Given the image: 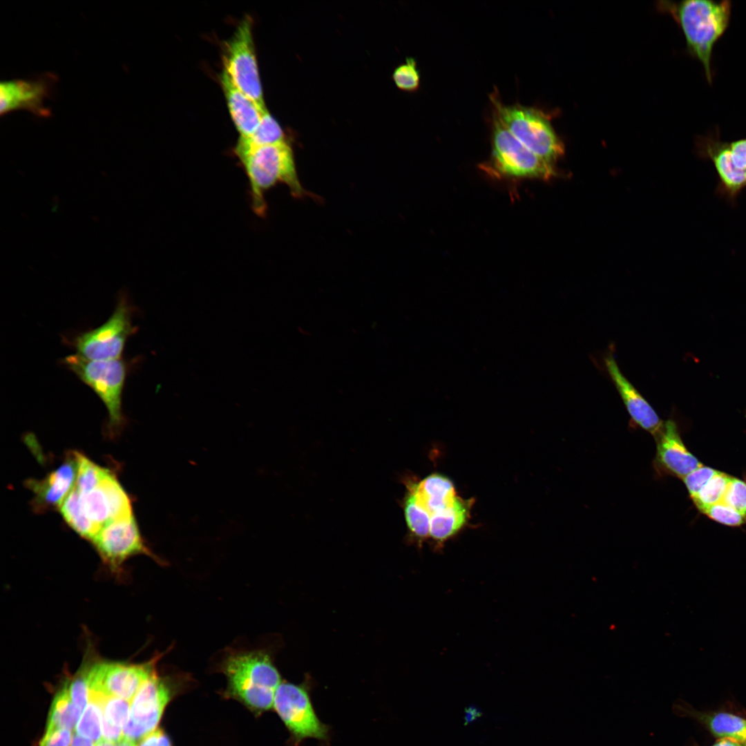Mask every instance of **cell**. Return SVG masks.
I'll return each instance as SVG.
<instances>
[{
    "label": "cell",
    "mask_w": 746,
    "mask_h": 746,
    "mask_svg": "<svg viewBox=\"0 0 746 746\" xmlns=\"http://www.w3.org/2000/svg\"><path fill=\"white\" fill-rule=\"evenodd\" d=\"M234 152L247 176L251 204L256 215L266 214L265 194L278 182L287 186L295 198L310 195L301 185L292 149L286 141L261 146L235 147Z\"/></svg>",
    "instance_id": "obj_1"
},
{
    "label": "cell",
    "mask_w": 746,
    "mask_h": 746,
    "mask_svg": "<svg viewBox=\"0 0 746 746\" xmlns=\"http://www.w3.org/2000/svg\"><path fill=\"white\" fill-rule=\"evenodd\" d=\"M222 670L227 692L249 708L263 711L274 707L281 678L269 656L260 651L234 652L227 657Z\"/></svg>",
    "instance_id": "obj_2"
},
{
    "label": "cell",
    "mask_w": 746,
    "mask_h": 746,
    "mask_svg": "<svg viewBox=\"0 0 746 746\" xmlns=\"http://www.w3.org/2000/svg\"><path fill=\"white\" fill-rule=\"evenodd\" d=\"M731 10V1L727 0H687L672 6L688 50L701 63L709 83L714 46L728 27Z\"/></svg>",
    "instance_id": "obj_3"
},
{
    "label": "cell",
    "mask_w": 746,
    "mask_h": 746,
    "mask_svg": "<svg viewBox=\"0 0 746 746\" xmlns=\"http://www.w3.org/2000/svg\"><path fill=\"white\" fill-rule=\"evenodd\" d=\"M491 157L481 167L496 177L509 179L548 180L555 174L553 165L522 144L493 113Z\"/></svg>",
    "instance_id": "obj_4"
},
{
    "label": "cell",
    "mask_w": 746,
    "mask_h": 746,
    "mask_svg": "<svg viewBox=\"0 0 746 746\" xmlns=\"http://www.w3.org/2000/svg\"><path fill=\"white\" fill-rule=\"evenodd\" d=\"M492 101L494 113L526 148L552 165L563 155V144L542 111L521 104H504L494 97Z\"/></svg>",
    "instance_id": "obj_5"
},
{
    "label": "cell",
    "mask_w": 746,
    "mask_h": 746,
    "mask_svg": "<svg viewBox=\"0 0 746 746\" xmlns=\"http://www.w3.org/2000/svg\"><path fill=\"white\" fill-rule=\"evenodd\" d=\"M61 362L98 395L107 409L110 426L120 427L124 421L122 405L127 363L122 358L90 360L78 354L69 355Z\"/></svg>",
    "instance_id": "obj_6"
},
{
    "label": "cell",
    "mask_w": 746,
    "mask_h": 746,
    "mask_svg": "<svg viewBox=\"0 0 746 746\" xmlns=\"http://www.w3.org/2000/svg\"><path fill=\"white\" fill-rule=\"evenodd\" d=\"M133 307L121 294L111 316L100 326L80 332L66 343L80 356L90 360L121 358L128 338L136 332L132 323Z\"/></svg>",
    "instance_id": "obj_7"
},
{
    "label": "cell",
    "mask_w": 746,
    "mask_h": 746,
    "mask_svg": "<svg viewBox=\"0 0 746 746\" xmlns=\"http://www.w3.org/2000/svg\"><path fill=\"white\" fill-rule=\"evenodd\" d=\"M224 71L233 84L262 108L263 99L255 46L252 35V21L245 17L238 25L232 37L222 48Z\"/></svg>",
    "instance_id": "obj_8"
},
{
    "label": "cell",
    "mask_w": 746,
    "mask_h": 746,
    "mask_svg": "<svg viewBox=\"0 0 746 746\" xmlns=\"http://www.w3.org/2000/svg\"><path fill=\"white\" fill-rule=\"evenodd\" d=\"M175 681L159 676L155 669L142 683L131 700L123 738L136 743L157 728L166 705L178 692Z\"/></svg>",
    "instance_id": "obj_9"
},
{
    "label": "cell",
    "mask_w": 746,
    "mask_h": 746,
    "mask_svg": "<svg viewBox=\"0 0 746 746\" xmlns=\"http://www.w3.org/2000/svg\"><path fill=\"white\" fill-rule=\"evenodd\" d=\"M273 707L297 744L308 738L327 739L328 727L318 718L304 685L282 682Z\"/></svg>",
    "instance_id": "obj_10"
},
{
    "label": "cell",
    "mask_w": 746,
    "mask_h": 746,
    "mask_svg": "<svg viewBox=\"0 0 746 746\" xmlns=\"http://www.w3.org/2000/svg\"><path fill=\"white\" fill-rule=\"evenodd\" d=\"M162 654L144 664L99 662L86 669L90 691L131 702L142 683L156 669Z\"/></svg>",
    "instance_id": "obj_11"
},
{
    "label": "cell",
    "mask_w": 746,
    "mask_h": 746,
    "mask_svg": "<svg viewBox=\"0 0 746 746\" xmlns=\"http://www.w3.org/2000/svg\"><path fill=\"white\" fill-rule=\"evenodd\" d=\"M92 542L104 562L114 570L127 558L140 553L159 560L145 546L133 515L107 523Z\"/></svg>",
    "instance_id": "obj_12"
},
{
    "label": "cell",
    "mask_w": 746,
    "mask_h": 746,
    "mask_svg": "<svg viewBox=\"0 0 746 746\" xmlns=\"http://www.w3.org/2000/svg\"><path fill=\"white\" fill-rule=\"evenodd\" d=\"M79 494L84 513L100 529L111 521L133 515L128 497L110 470L93 489Z\"/></svg>",
    "instance_id": "obj_13"
},
{
    "label": "cell",
    "mask_w": 746,
    "mask_h": 746,
    "mask_svg": "<svg viewBox=\"0 0 746 746\" xmlns=\"http://www.w3.org/2000/svg\"><path fill=\"white\" fill-rule=\"evenodd\" d=\"M54 77L48 75L33 79H12L1 82L0 112L1 115L23 109L32 113L47 117L50 111L46 106L50 97Z\"/></svg>",
    "instance_id": "obj_14"
},
{
    "label": "cell",
    "mask_w": 746,
    "mask_h": 746,
    "mask_svg": "<svg viewBox=\"0 0 746 746\" xmlns=\"http://www.w3.org/2000/svg\"><path fill=\"white\" fill-rule=\"evenodd\" d=\"M653 437L656 443L654 464L658 472L682 479L702 465L684 444L673 420L663 421Z\"/></svg>",
    "instance_id": "obj_15"
},
{
    "label": "cell",
    "mask_w": 746,
    "mask_h": 746,
    "mask_svg": "<svg viewBox=\"0 0 746 746\" xmlns=\"http://www.w3.org/2000/svg\"><path fill=\"white\" fill-rule=\"evenodd\" d=\"M604 366L635 424L653 436L663 421L653 407L622 374L612 352L604 357Z\"/></svg>",
    "instance_id": "obj_16"
},
{
    "label": "cell",
    "mask_w": 746,
    "mask_h": 746,
    "mask_svg": "<svg viewBox=\"0 0 746 746\" xmlns=\"http://www.w3.org/2000/svg\"><path fill=\"white\" fill-rule=\"evenodd\" d=\"M76 452L52 471L44 479L28 481L35 495V504L39 509L60 507L76 484L77 476Z\"/></svg>",
    "instance_id": "obj_17"
},
{
    "label": "cell",
    "mask_w": 746,
    "mask_h": 746,
    "mask_svg": "<svg viewBox=\"0 0 746 746\" xmlns=\"http://www.w3.org/2000/svg\"><path fill=\"white\" fill-rule=\"evenodd\" d=\"M220 83L228 109L240 137L250 136L258 126L267 109L260 107L240 90L224 70L220 76Z\"/></svg>",
    "instance_id": "obj_18"
},
{
    "label": "cell",
    "mask_w": 746,
    "mask_h": 746,
    "mask_svg": "<svg viewBox=\"0 0 746 746\" xmlns=\"http://www.w3.org/2000/svg\"><path fill=\"white\" fill-rule=\"evenodd\" d=\"M415 502L431 517L450 507L457 498L452 482L439 474H432L418 483L408 485Z\"/></svg>",
    "instance_id": "obj_19"
},
{
    "label": "cell",
    "mask_w": 746,
    "mask_h": 746,
    "mask_svg": "<svg viewBox=\"0 0 746 746\" xmlns=\"http://www.w3.org/2000/svg\"><path fill=\"white\" fill-rule=\"evenodd\" d=\"M472 503V499H463L458 496L450 507L431 516L430 537L437 548L442 547L445 542L463 528L469 519Z\"/></svg>",
    "instance_id": "obj_20"
},
{
    "label": "cell",
    "mask_w": 746,
    "mask_h": 746,
    "mask_svg": "<svg viewBox=\"0 0 746 746\" xmlns=\"http://www.w3.org/2000/svg\"><path fill=\"white\" fill-rule=\"evenodd\" d=\"M130 702L118 697H106L102 710V739L116 744L123 738V727L130 716Z\"/></svg>",
    "instance_id": "obj_21"
},
{
    "label": "cell",
    "mask_w": 746,
    "mask_h": 746,
    "mask_svg": "<svg viewBox=\"0 0 746 746\" xmlns=\"http://www.w3.org/2000/svg\"><path fill=\"white\" fill-rule=\"evenodd\" d=\"M82 712L70 699L66 688L64 686L55 696L50 706L48 719L44 735L52 731L66 729L73 730Z\"/></svg>",
    "instance_id": "obj_22"
},
{
    "label": "cell",
    "mask_w": 746,
    "mask_h": 746,
    "mask_svg": "<svg viewBox=\"0 0 746 746\" xmlns=\"http://www.w3.org/2000/svg\"><path fill=\"white\" fill-rule=\"evenodd\" d=\"M60 511L67 524L80 536L90 542L100 530L84 513L75 486L60 506Z\"/></svg>",
    "instance_id": "obj_23"
},
{
    "label": "cell",
    "mask_w": 746,
    "mask_h": 746,
    "mask_svg": "<svg viewBox=\"0 0 746 746\" xmlns=\"http://www.w3.org/2000/svg\"><path fill=\"white\" fill-rule=\"evenodd\" d=\"M106 697L90 690L89 700L76 725L75 734L95 743L102 739V710Z\"/></svg>",
    "instance_id": "obj_24"
},
{
    "label": "cell",
    "mask_w": 746,
    "mask_h": 746,
    "mask_svg": "<svg viewBox=\"0 0 746 746\" xmlns=\"http://www.w3.org/2000/svg\"><path fill=\"white\" fill-rule=\"evenodd\" d=\"M285 142V134L278 122L266 111L256 131L249 137H240L236 148H249Z\"/></svg>",
    "instance_id": "obj_25"
},
{
    "label": "cell",
    "mask_w": 746,
    "mask_h": 746,
    "mask_svg": "<svg viewBox=\"0 0 746 746\" xmlns=\"http://www.w3.org/2000/svg\"><path fill=\"white\" fill-rule=\"evenodd\" d=\"M709 725L716 736L746 743V720L731 714L719 713L710 719Z\"/></svg>",
    "instance_id": "obj_26"
},
{
    "label": "cell",
    "mask_w": 746,
    "mask_h": 746,
    "mask_svg": "<svg viewBox=\"0 0 746 746\" xmlns=\"http://www.w3.org/2000/svg\"><path fill=\"white\" fill-rule=\"evenodd\" d=\"M731 477L720 471L703 486L691 498L696 508L702 512L705 509L722 502Z\"/></svg>",
    "instance_id": "obj_27"
},
{
    "label": "cell",
    "mask_w": 746,
    "mask_h": 746,
    "mask_svg": "<svg viewBox=\"0 0 746 746\" xmlns=\"http://www.w3.org/2000/svg\"><path fill=\"white\" fill-rule=\"evenodd\" d=\"M405 518L409 530L419 544L430 537V515L414 501L408 492L404 503Z\"/></svg>",
    "instance_id": "obj_28"
},
{
    "label": "cell",
    "mask_w": 746,
    "mask_h": 746,
    "mask_svg": "<svg viewBox=\"0 0 746 746\" xmlns=\"http://www.w3.org/2000/svg\"><path fill=\"white\" fill-rule=\"evenodd\" d=\"M77 476L75 488L79 492H86L97 486L109 470L102 468L83 455L76 452Z\"/></svg>",
    "instance_id": "obj_29"
},
{
    "label": "cell",
    "mask_w": 746,
    "mask_h": 746,
    "mask_svg": "<svg viewBox=\"0 0 746 746\" xmlns=\"http://www.w3.org/2000/svg\"><path fill=\"white\" fill-rule=\"evenodd\" d=\"M392 78L396 86L403 90H417L420 84V75L415 60L408 57L405 63L399 65L394 70Z\"/></svg>",
    "instance_id": "obj_30"
},
{
    "label": "cell",
    "mask_w": 746,
    "mask_h": 746,
    "mask_svg": "<svg viewBox=\"0 0 746 746\" xmlns=\"http://www.w3.org/2000/svg\"><path fill=\"white\" fill-rule=\"evenodd\" d=\"M701 513L712 520L728 526H740L746 522L740 513L723 502L713 505Z\"/></svg>",
    "instance_id": "obj_31"
},
{
    "label": "cell",
    "mask_w": 746,
    "mask_h": 746,
    "mask_svg": "<svg viewBox=\"0 0 746 746\" xmlns=\"http://www.w3.org/2000/svg\"><path fill=\"white\" fill-rule=\"evenodd\" d=\"M68 695L76 707L83 712L90 698L86 670L77 675L64 685Z\"/></svg>",
    "instance_id": "obj_32"
},
{
    "label": "cell",
    "mask_w": 746,
    "mask_h": 746,
    "mask_svg": "<svg viewBox=\"0 0 746 746\" xmlns=\"http://www.w3.org/2000/svg\"><path fill=\"white\" fill-rule=\"evenodd\" d=\"M722 502L737 510L746 519V482L731 477Z\"/></svg>",
    "instance_id": "obj_33"
},
{
    "label": "cell",
    "mask_w": 746,
    "mask_h": 746,
    "mask_svg": "<svg viewBox=\"0 0 746 746\" xmlns=\"http://www.w3.org/2000/svg\"><path fill=\"white\" fill-rule=\"evenodd\" d=\"M718 470L702 465L682 479L691 499L716 475Z\"/></svg>",
    "instance_id": "obj_34"
},
{
    "label": "cell",
    "mask_w": 746,
    "mask_h": 746,
    "mask_svg": "<svg viewBox=\"0 0 746 746\" xmlns=\"http://www.w3.org/2000/svg\"><path fill=\"white\" fill-rule=\"evenodd\" d=\"M71 730L57 729L48 735H44L39 746H69L73 738Z\"/></svg>",
    "instance_id": "obj_35"
},
{
    "label": "cell",
    "mask_w": 746,
    "mask_h": 746,
    "mask_svg": "<svg viewBox=\"0 0 746 746\" xmlns=\"http://www.w3.org/2000/svg\"><path fill=\"white\" fill-rule=\"evenodd\" d=\"M137 746H172L169 736L160 728L150 732L137 744Z\"/></svg>",
    "instance_id": "obj_36"
},
{
    "label": "cell",
    "mask_w": 746,
    "mask_h": 746,
    "mask_svg": "<svg viewBox=\"0 0 746 746\" xmlns=\"http://www.w3.org/2000/svg\"><path fill=\"white\" fill-rule=\"evenodd\" d=\"M93 740L83 737L77 734L73 736L70 746H95Z\"/></svg>",
    "instance_id": "obj_37"
},
{
    "label": "cell",
    "mask_w": 746,
    "mask_h": 746,
    "mask_svg": "<svg viewBox=\"0 0 746 746\" xmlns=\"http://www.w3.org/2000/svg\"><path fill=\"white\" fill-rule=\"evenodd\" d=\"M713 746H742V745H740V743H739V742H738L736 740H732V739H730V738H723L722 740H720V741H718L716 744H714Z\"/></svg>",
    "instance_id": "obj_38"
},
{
    "label": "cell",
    "mask_w": 746,
    "mask_h": 746,
    "mask_svg": "<svg viewBox=\"0 0 746 746\" xmlns=\"http://www.w3.org/2000/svg\"><path fill=\"white\" fill-rule=\"evenodd\" d=\"M117 746H137L135 743H134L133 741H131V740H129L128 739H126L124 738H123L119 743H117Z\"/></svg>",
    "instance_id": "obj_39"
},
{
    "label": "cell",
    "mask_w": 746,
    "mask_h": 746,
    "mask_svg": "<svg viewBox=\"0 0 746 746\" xmlns=\"http://www.w3.org/2000/svg\"><path fill=\"white\" fill-rule=\"evenodd\" d=\"M95 746H117L115 743L106 740L104 739L100 740L96 743Z\"/></svg>",
    "instance_id": "obj_40"
},
{
    "label": "cell",
    "mask_w": 746,
    "mask_h": 746,
    "mask_svg": "<svg viewBox=\"0 0 746 746\" xmlns=\"http://www.w3.org/2000/svg\"><path fill=\"white\" fill-rule=\"evenodd\" d=\"M746 746V745H745Z\"/></svg>",
    "instance_id": "obj_41"
}]
</instances>
